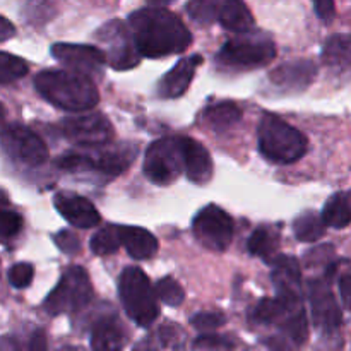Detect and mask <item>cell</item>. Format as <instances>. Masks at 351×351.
<instances>
[{"label": "cell", "instance_id": "6da1fadb", "mask_svg": "<svg viewBox=\"0 0 351 351\" xmlns=\"http://www.w3.org/2000/svg\"><path fill=\"white\" fill-rule=\"evenodd\" d=\"M137 50L143 57L161 58L182 53L192 43L191 31L177 14L163 7H146L129 16Z\"/></svg>", "mask_w": 351, "mask_h": 351}, {"label": "cell", "instance_id": "7a4b0ae2", "mask_svg": "<svg viewBox=\"0 0 351 351\" xmlns=\"http://www.w3.org/2000/svg\"><path fill=\"white\" fill-rule=\"evenodd\" d=\"M34 88L41 98L65 112H86L99 101L95 82L77 71H43L34 77Z\"/></svg>", "mask_w": 351, "mask_h": 351}, {"label": "cell", "instance_id": "3957f363", "mask_svg": "<svg viewBox=\"0 0 351 351\" xmlns=\"http://www.w3.org/2000/svg\"><path fill=\"white\" fill-rule=\"evenodd\" d=\"M259 151L267 161L290 165L302 160L307 153V137L276 115H264L259 123Z\"/></svg>", "mask_w": 351, "mask_h": 351}, {"label": "cell", "instance_id": "277c9868", "mask_svg": "<svg viewBox=\"0 0 351 351\" xmlns=\"http://www.w3.org/2000/svg\"><path fill=\"white\" fill-rule=\"evenodd\" d=\"M119 293L125 314L141 328H149L160 317L156 290L151 287L149 278L139 267H125L120 274Z\"/></svg>", "mask_w": 351, "mask_h": 351}, {"label": "cell", "instance_id": "5b68a950", "mask_svg": "<svg viewBox=\"0 0 351 351\" xmlns=\"http://www.w3.org/2000/svg\"><path fill=\"white\" fill-rule=\"evenodd\" d=\"M276 57V45L264 34H252L250 31L240 33L221 47L216 62L232 71H250L267 65Z\"/></svg>", "mask_w": 351, "mask_h": 351}, {"label": "cell", "instance_id": "8992f818", "mask_svg": "<svg viewBox=\"0 0 351 351\" xmlns=\"http://www.w3.org/2000/svg\"><path fill=\"white\" fill-rule=\"evenodd\" d=\"M93 285L84 267L72 266L45 300L43 307L50 315L79 312L93 300Z\"/></svg>", "mask_w": 351, "mask_h": 351}, {"label": "cell", "instance_id": "52a82bcc", "mask_svg": "<svg viewBox=\"0 0 351 351\" xmlns=\"http://www.w3.org/2000/svg\"><path fill=\"white\" fill-rule=\"evenodd\" d=\"M137 154V147L130 144L123 146L106 147L96 154L69 153L57 160V167L67 171H86L95 170L105 175H120L132 165Z\"/></svg>", "mask_w": 351, "mask_h": 351}, {"label": "cell", "instance_id": "ba28073f", "mask_svg": "<svg viewBox=\"0 0 351 351\" xmlns=\"http://www.w3.org/2000/svg\"><path fill=\"white\" fill-rule=\"evenodd\" d=\"M130 33V27H127L122 21H110L96 33V40L105 45L110 67L115 71H129L139 64L141 53Z\"/></svg>", "mask_w": 351, "mask_h": 351}, {"label": "cell", "instance_id": "9c48e42d", "mask_svg": "<svg viewBox=\"0 0 351 351\" xmlns=\"http://www.w3.org/2000/svg\"><path fill=\"white\" fill-rule=\"evenodd\" d=\"M144 175L156 185H170L184 168L177 139H160L151 144L144 160Z\"/></svg>", "mask_w": 351, "mask_h": 351}, {"label": "cell", "instance_id": "30bf717a", "mask_svg": "<svg viewBox=\"0 0 351 351\" xmlns=\"http://www.w3.org/2000/svg\"><path fill=\"white\" fill-rule=\"evenodd\" d=\"M2 149L10 160L26 167H40L48 160V147L40 136L27 127L12 123L2 130Z\"/></svg>", "mask_w": 351, "mask_h": 351}, {"label": "cell", "instance_id": "8fae6325", "mask_svg": "<svg viewBox=\"0 0 351 351\" xmlns=\"http://www.w3.org/2000/svg\"><path fill=\"white\" fill-rule=\"evenodd\" d=\"M60 132L75 146L101 147L113 139V125L103 113H86L60 122Z\"/></svg>", "mask_w": 351, "mask_h": 351}, {"label": "cell", "instance_id": "7c38bea8", "mask_svg": "<svg viewBox=\"0 0 351 351\" xmlns=\"http://www.w3.org/2000/svg\"><path fill=\"white\" fill-rule=\"evenodd\" d=\"M199 242L215 252H223L233 240V219L226 211L215 204L206 206L192 223Z\"/></svg>", "mask_w": 351, "mask_h": 351}, {"label": "cell", "instance_id": "4fadbf2b", "mask_svg": "<svg viewBox=\"0 0 351 351\" xmlns=\"http://www.w3.org/2000/svg\"><path fill=\"white\" fill-rule=\"evenodd\" d=\"M312 321L324 335H332L341 328L343 314L338 300L329 287V280H311L307 285Z\"/></svg>", "mask_w": 351, "mask_h": 351}, {"label": "cell", "instance_id": "5bb4252c", "mask_svg": "<svg viewBox=\"0 0 351 351\" xmlns=\"http://www.w3.org/2000/svg\"><path fill=\"white\" fill-rule=\"evenodd\" d=\"M51 55L72 71L88 75L99 74L101 69L108 64L105 51L101 48L91 47V45L55 43L51 45Z\"/></svg>", "mask_w": 351, "mask_h": 351}, {"label": "cell", "instance_id": "9a60e30c", "mask_svg": "<svg viewBox=\"0 0 351 351\" xmlns=\"http://www.w3.org/2000/svg\"><path fill=\"white\" fill-rule=\"evenodd\" d=\"M53 202L62 218L71 223L74 228L89 230L98 226L99 221H101L98 209L81 195L71 194V192H60V194L55 195Z\"/></svg>", "mask_w": 351, "mask_h": 351}, {"label": "cell", "instance_id": "2e32d148", "mask_svg": "<svg viewBox=\"0 0 351 351\" xmlns=\"http://www.w3.org/2000/svg\"><path fill=\"white\" fill-rule=\"evenodd\" d=\"M274 288H276V297L291 304H302L300 293V264L295 257L290 256H276L273 259V273H271Z\"/></svg>", "mask_w": 351, "mask_h": 351}, {"label": "cell", "instance_id": "e0dca14e", "mask_svg": "<svg viewBox=\"0 0 351 351\" xmlns=\"http://www.w3.org/2000/svg\"><path fill=\"white\" fill-rule=\"evenodd\" d=\"M177 141L189 180L197 185L208 184L213 177V160L209 151L192 137H178Z\"/></svg>", "mask_w": 351, "mask_h": 351}, {"label": "cell", "instance_id": "ac0fdd59", "mask_svg": "<svg viewBox=\"0 0 351 351\" xmlns=\"http://www.w3.org/2000/svg\"><path fill=\"white\" fill-rule=\"evenodd\" d=\"M202 64L201 55H192V57L182 58L170 72L163 75V79L160 81L158 86V91H160L161 98L173 99L178 96L184 95L185 91L191 86L192 79H194L195 71H197L199 65Z\"/></svg>", "mask_w": 351, "mask_h": 351}, {"label": "cell", "instance_id": "d6986e66", "mask_svg": "<svg viewBox=\"0 0 351 351\" xmlns=\"http://www.w3.org/2000/svg\"><path fill=\"white\" fill-rule=\"evenodd\" d=\"M317 67L311 60H295L280 65L269 74L271 82L281 89H293L302 91L308 88L311 82L315 79Z\"/></svg>", "mask_w": 351, "mask_h": 351}, {"label": "cell", "instance_id": "ffe728a7", "mask_svg": "<svg viewBox=\"0 0 351 351\" xmlns=\"http://www.w3.org/2000/svg\"><path fill=\"white\" fill-rule=\"evenodd\" d=\"M125 331L115 315H103L95 322L91 346L98 351H117L125 346Z\"/></svg>", "mask_w": 351, "mask_h": 351}, {"label": "cell", "instance_id": "44dd1931", "mask_svg": "<svg viewBox=\"0 0 351 351\" xmlns=\"http://www.w3.org/2000/svg\"><path fill=\"white\" fill-rule=\"evenodd\" d=\"M122 245L132 259H151L158 252V240L147 230L141 226H120Z\"/></svg>", "mask_w": 351, "mask_h": 351}, {"label": "cell", "instance_id": "7402d4cb", "mask_svg": "<svg viewBox=\"0 0 351 351\" xmlns=\"http://www.w3.org/2000/svg\"><path fill=\"white\" fill-rule=\"evenodd\" d=\"M218 21L225 29L233 33H247L254 27V16L243 0H223Z\"/></svg>", "mask_w": 351, "mask_h": 351}, {"label": "cell", "instance_id": "603a6c76", "mask_svg": "<svg viewBox=\"0 0 351 351\" xmlns=\"http://www.w3.org/2000/svg\"><path fill=\"white\" fill-rule=\"evenodd\" d=\"M322 62L336 71L351 72V34H332L322 48Z\"/></svg>", "mask_w": 351, "mask_h": 351}, {"label": "cell", "instance_id": "cb8c5ba5", "mask_svg": "<svg viewBox=\"0 0 351 351\" xmlns=\"http://www.w3.org/2000/svg\"><path fill=\"white\" fill-rule=\"evenodd\" d=\"M326 226L343 230L351 225V192H338L331 195L322 209Z\"/></svg>", "mask_w": 351, "mask_h": 351}, {"label": "cell", "instance_id": "d4e9b609", "mask_svg": "<svg viewBox=\"0 0 351 351\" xmlns=\"http://www.w3.org/2000/svg\"><path fill=\"white\" fill-rule=\"evenodd\" d=\"M240 119H242V110H240L235 103H216V105L208 106V108L204 110V122L208 123L213 130H216V132L228 130L230 127L235 125Z\"/></svg>", "mask_w": 351, "mask_h": 351}, {"label": "cell", "instance_id": "484cf974", "mask_svg": "<svg viewBox=\"0 0 351 351\" xmlns=\"http://www.w3.org/2000/svg\"><path fill=\"white\" fill-rule=\"evenodd\" d=\"M324 219L322 216H317L315 213H304L293 221V232L300 242H317L324 237Z\"/></svg>", "mask_w": 351, "mask_h": 351}, {"label": "cell", "instance_id": "4316f807", "mask_svg": "<svg viewBox=\"0 0 351 351\" xmlns=\"http://www.w3.org/2000/svg\"><path fill=\"white\" fill-rule=\"evenodd\" d=\"M281 332L288 341L293 343L295 346H300L307 341L308 338V324H307V315H305L304 308L291 312L288 317L283 319L280 324Z\"/></svg>", "mask_w": 351, "mask_h": 351}, {"label": "cell", "instance_id": "83f0119b", "mask_svg": "<svg viewBox=\"0 0 351 351\" xmlns=\"http://www.w3.org/2000/svg\"><path fill=\"white\" fill-rule=\"evenodd\" d=\"M278 237L276 233H273L267 228H257L256 232L250 235L249 243H247V249L252 256L263 257V259L269 261V257H274L278 250Z\"/></svg>", "mask_w": 351, "mask_h": 351}, {"label": "cell", "instance_id": "f1b7e54d", "mask_svg": "<svg viewBox=\"0 0 351 351\" xmlns=\"http://www.w3.org/2000/svg\"><path fill=\"white\" fill-rule=\"evenodd\" d=\"M120 245H122L120 226H106L96 232L91 239V252L95 256H108L117 252Z\"/></svg>", "mask_w": 351, "mask_h": 351}, {"label": "cell", "instance_id": "f546056e", "mask_svg": "<svg viewBox=\"0 0 351 351\" xmlns=\"http://www.w3.org/2000/svg\"><path fill=\"white\" fill-rule=\"evenodd\" d=\"M29 72L26 60L16 55L0 51V84H9V82L19 81Z\"/></svg>", "mask_w": 351, "mask_h": 351}, {"label": "cell", "instance_id": "4dcf8cb0", "mask_svg": "<svg viewBox=\"0 0 351 351\" xmlns=\"http://www.w3.org/2000/svg\"><path fill=\"white\" fill-rule=\"evenodd\" d=\"M219 0H191L187 3V12L197 24H211L218 19Z\"/></svg>", "mask_w": 351, "mask_h": 351}, {"label": "cell", "instance_id": "1f68e13d", "mask_svg": "<svg viewBox=\"0 0 351 351\" xmlns=\"http://www.w3.org/2000/svg\"><path fill=\"white\" fill-rule=\"evenodd\" d=\"M156 295L163 304L170 305V307H178L185 298V291L184 288H182V285L170 276L161 278V280L158 281Z\"/></svg>", "mask_w": 351, "mask_h": 351}, {"label": "cell", "instance_id": "d6a6232c", "mask_svg": "<svg viewBox=\"0 0 351 351\" xmlns=\"http://www.w3.org/2000/svg\"><path fill=\"white\" fill-rule=\"evenodd\" d=\"M23 216L16 211L0 208V237L2 239H12L23 230Z\"/></svg>", "mask_w": 351, "mask_h": 351}, {"label": "cell", "instance_id": "836d02e7", "mask_svg": "<svg viewBox=\"0 0 351 351\" xmlns=\"http://www.w3.org/2000/svg\"><path fill=\"white\" fill-rule=\"evenodd\" d=\"M9 283L12 285L14 288L17 290H23V288H27L31 285L34 278V267L31 266L29 263H19V264H14L12 267L9 269Z\"/></svg>", "mask_w": 351, "mask_h": 351}, {"label": "cell", "instance_id": "e575fe53", "mask_svg": "<svg viewBox=\"0 0 351 351\" xmlns=\"http://www.w3.org/2000/svg\"><path fill=\"white\" fill-rule=\"evenodd\" d=\"M226 317L221 312H199V314L192 315L191 324L199 331H215V329L225 326Z\"/></svg>", "mask_w": 351, "mask_h": 351}, {"label": "cell", "instance_id": "d590c367", "mask_svg": "<svg viewBox=\"0 0 351 351\" xmlns=\"http://www.w3.org/2000/svg\"><path fill=\"white\" fill-rule=\"evenodd\" d=\"M53 242L67 256H77L82 250L81 240L77 239V235H74L72 232H67V230H62V232L55 233Z\"/></svg>", "mask_w": 351, "mask_h": 351}, {"label": "cell", "instance_id": "8d00e7d4", "mask_svg": "<svg viewBox=\"0 0 351 351\" xmlns=\"http://www.w3.org/2000/svg\"><path fill=\"white\" fill-rule=\"evenodd\" d=\"M233 343L225 336L216 335H202L194 341L192 348L194 350H232Z\"/></svg>", "mask_w": 351, "mask_h": 351}, {"label": "cell", "instance_id": "74e56055", "mask_svg": "<svg viewBox=\"0 0 351 351\" xmlns=\"http://www.w3.org/2000/svg\"><path fill=\"white\" fill-rule=\"evenodd\" d=\"M315 7V12L317 16L321 17L324 23H331L335 19V14H336V7H335V0H312Z\"/></svg>", "mask_w": 351, "mask_h": 351}, {"label": "cell", "instance_id": "f35d334b", "mask_svg": "<svg viewBox=\"0 0 351 351\" xmlns=\"http://www.w3.org/2000/svg\"><path fill=\"white\" fill-rule=\"evenodd\" d=\"M331 256H335V250H332V247L331 245H322V247H319V249H315V250H312V252H308L307 254V263L311 264H321V261H329V257Z\"/></svg>", "mask_w": 351, "mask_h": 351}, {"label": "cell", "instance_id": "ab89813d", "mask_svg": "<svg viewBox=\"0 0 351 351\" xmlns=\"http://www.w3.org/2000/svg\"><path fill=\"white\" fill-rule=\"evenodd\" d=\"M339 293H341L343 304L351 311V274H345L339 280Z\"/></svg>", "mask_w": 351, "mask_h": 351}, {"label": "cell", "instance_id": "60d3db41", "mask_svg": "<svg viewBox=\"0 0 351 351\" xmlns=\"http://www.w3.org/2000/svg\"><path fill=\"white\" fill-rule=\"evenodd\" d=\"M14 34H16V27H14V24L10 23L9 19H5L3 16H0V43H2V41L10 40Z\"/></svg>", "mask_w": 351, "mask_h": 351}, {"label": "cell", "instance_id": "b9f144b4", "mask_svg": "<svg viewBox=\"0 0 351 351\" xmlns=\"http://www.w3.org/2000/svg\"><path fill=\"white\" fill-rule=\"evenodd\" d=\"M47 348V338L43 331H36L29 341V350H45Z\"/></svg>", "mask_w": 351, "mask_h": 351}, {"label": "cell", "instance_id": "7bdbcfd3", "mask_svg": "<svg viewBox=\"0 0 351 351\" xmlns=\"http://www.w3.org/2000/svg\"><path fill=\"white\" fill-rule=\"evenodd\" d=\"M147 2L154 7H165V5H170V3H173L175 0H147Z\"/></svg>", "mask_w": 351, "mask_h": 351}, {"label": "cell", "instance_id": "ee69618b", "mask_svg": "<svg viewBox=\"0 0 351 351\" xmlns=\"http://www.w3.org/2000/svg\"><path fill=\"white\" fill-rule=\"evenodd\" d=\"M3 117H5V108H3L2 103H0V120H2Z\"/></svg>", "mask_w": 351, "mask_h": 351}]
</instances>
